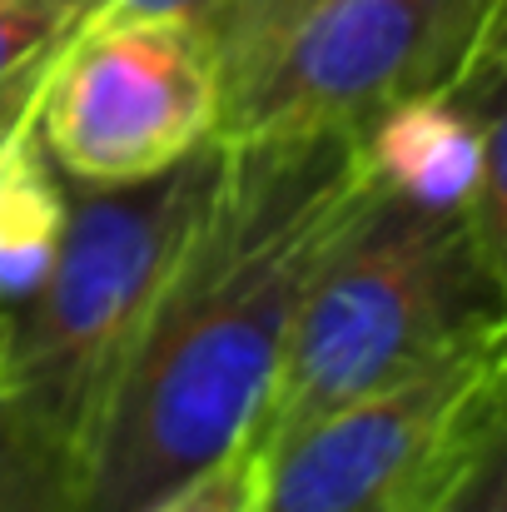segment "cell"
<instances>
[{
	"instance_id": "52a82bcc",
	"label": "cell",
	"mask_w": 507,
	"mask_h": 512,
	"mask_svg": "<svg viewBox=\"0 0 507 512\" xmlns=\"http://www.w3.org/2000/svg\"><path fill=\"white\" fill-rule=\"evenodd\" d=\"M358 150L373 189L423 209H473L483 150L453 90L388 105L358 130Z\"/></svg>"
},
{
	"instance_id": "5bb4252c",
	"label": "cell",
	"mask_w": 507,
	"mask_h": 512,
	"mask_svg": "<svg viewBox=\"0 0 507 512\" xmlns=\"http://www.w3.org/2000/svg\"><path fill=\"white\" fill-rule=\"evenodd\" d=\"M80 25L70 0H0V80L55 50Z\"/></svg>"
},
{
	"instance_id": "9c48e42d",
	"label": "cell",
	"mask_w": 507,
	"mask_h": 512,
	"mask_svg": "<svg viewBox=\"0 0 507 512\" xmlns=\"http://www.w3.org/2000/svg\"><path fill=\"white\" fill-rule=\"evenodd\" d=\"M448 90L458 95V105L478 125L483 165H478V189H473L468 214H473L483 254H488V264L507 294V20L498 15V5L488 15L483 40L473 45L468 65L458 70V80Z\"/></svg>"
},
{
	"instance_id": "ba28073f",
	"label": "cell",
	"mask_w": 507,
	"mask_h": 512,
	"mask_svg": "<svg viewBox=\"0 0 507 512\" xmlns=\"http://www.w3.org/2000/svg\"><path fill=\"white\" fill-rule=\"evenodd\" d=\"M60 234H65V189L30 115L0 145V309L5 314H20L40 294Z\"/></svg>"
},
{
	"instance_id": "7a4b0ae2",
	"label": "cell",
	"mask_w": 507,
	"mask_h": 512,
	"mask_svg": "<svg viewBox=\"0 0 507 512\" xmlns=\"http://www.w3.org/2000/svg\"><path fill=\"white\" fill-rule=\"evenodd\" d=\"M488 343H507V294L473 214L368 184L304 289L254 433L269 448Z\"/></svg>"
},
{
	"instance_id": "8992f818",
	"label": "cell",
	"mask_w": 507,
	"mask_h": 512,
	"mask_svg": "<svg viewBox=\"0 0 507 512\" xmlns=\"http://www.w3.org/2000/svg\"><path fill=\"white\" fill-rule=\"evenodd\" d=\"M503 358L507 343L458 353L403 388L269 443L259 512H423Z\"/></svg>"
},
{
	"instance_id": "7c38bea8",
	"label": "cell",
	"mask_w": 507,
	"mask_h": 512,
	"mask_svg": "<svg viewBox=\"0 0 507 512\" xmlns=\"http://www.w3.org/2000/svg\"><path fill=\"white\" fill-rule=\"evenodd\" d=\"M309 0H214L204 15V30L214 40L219 55V75H224V95L269 55V45L289 30V20L304 10Z\"/></svg>"
},
{
	"instance_id": "8fae6325",
	"label": "cell",
	"mask_w": 507,
	"mask_h": 512,
	"mask_svg": "<svg viewBox=\"0 0 507 512\" xmlns=\"http://www.w3.org/2000/svg\"><path fill=\"white\" fill-rule=\"evenodd\" d=\"M423 512H507V358L478 393Z\"/></svg>"
},
{
	"instance_id": "e0dca14e",
	"label": "cell",
	"mask_w": 507,
	"mask_h": 512,
	"mask_svg": "<svg viewBox=\"0 0 507 512\" xmlns=\"http://www.w3.org/2000/svg\"><path fill=\"white\" fill-rule=\"evenodd\" d=\"M10 353H15V314L0 309V393L10 388Z\"/></svg>"
},
{
	"instance_id": "2e32d148",
	"label": "cell",
	"mask_w": 507,
	"mask_h": 512,
	"mask_svg": "<svg viewBox=\"0 0 507 512\" xmlns=\"http://www.w3.org/2000/svg\"><path fill=\"white\" fill-rule=\"evenodd\" d=\"M80 15H184V20H199L209 15L214 0H70Z\"/></svg>"
},
{
	"instance_id": "5b68a950",
	"label": "cell",
	"mask_w": 507,
	"mask_h": 512,
	"mask_svg": "<svg viewBox=\"0 0 507 512\" xmlns=\"http://www.w3.org/2000/svg\"><path fill=\"white\" fill-rule=\"evenodd\" d=\"M498 0H309L224 95L219 140L363 130L398 100L448 90Z\"/></svg>"
},
{
	"instance_id": "6da1fadb",
	"label": "cell",
	"mask_w": 507,
	"mask_h": 512,
	"mask_svg": "<svg viewBox=\"0 0 507 512\" xmlns=\"http://www.w3.org/2000/svg\"><path fill=\"white\" fill-rule=\"evenodd\" d=\"M363 189L358 130L224 140L214 199L105 408L85 512H145L254 438L304 289Z\"/></svg>"
},
{
	"instance_id": "9a60e30c",
	"label": "cell",
	"mask_w": 507,
	"mask_h": 512,
	"mask_svg": "<svg viewBox=\"0 0 507 512\" xmlns=\"http://www.w3.org/2000/svg\"><path fill=\"white\" fill-rule=\"evenodd\" d=\"M65 45V40H60ZM55 45V50H60ZM55 50H45V55H35L30 65H20L15 75H5L0 80V145L40 110V90H45V75H50V60H55Z\"/></svg>"
},
{
	"instance_id": "277c9868",
	"label": "cell",
	"mask_w": 507,
	"mask_h": 512,
	"mask_svg": "<svg viewBox=\"0 0 507 512\" xmlns=\"http://www.w3.org/2000/svg\"><path fill=\"white\" fill-rule=\"evenodd\" d=\"M224 75L184 15H80L50 60L35 130L75 184H140L219 140Z\"/></svg>"
},
{
	"instance_id": "4fadbf2b",
	"label": "cell",
	"mask_w": 507,
	"mask_h": 512,
	"mask_svg": "<svg viewBox=\"0 0 507 512\" xmlns=\"http://www.w3.org/2000/svg\"><path fill=\"white\" fill-rule=\"evenodd\" d=\"M264 473H269V448L254 433L229 458H219L214 468L194 473L189 483H179L174 493H165L145 512H259Z\"/></svg>"
},
{
	"instance_id": "3957f363",
	"label": "cell",
	"mask_w": 507,
	"mask_h": 512,
	"mask_svg": "<svg viewBox=\"0 0 507 512\" xmlns=\"http://www.w3.org/2000/svg\"><path fill=\"white\" fill-rule=\"evenodd\" d=\"M224 170V140L140 184L65 194V234L40 294L15 314L10 388L90 468L115 383L174 279Z\"/></svg>"
},
{
	"instance_id": "30bf717a",
	"label": "cell",
	"mask_w": 507,
	"mask_h": 512,
	"mask_svg": "<svg viewBox=\"0 0 507 512\" xmlns=\"http://www.w3.org/2000/svg\"><path fill=\"white\" fill-rule=\"evenodd\" d=\"M0 512H85L75 448L15 393H0Z\"/></svg>"
},
{
	"instance_id": "ac0fdd59",
	"label": "cell",
	"mask_w": 507,
	"mask_h": 512,
	"mask_svg": "<svg viewBox=\"0 0 507 512\" xmlns=\"http://www.w3.org/2000/svg\"><path fill=\"white\" fill-rule=\"evenodd\" d=\"M498 15H503V20H507V0H498Z\"/></svg>"
}]
</instances>
